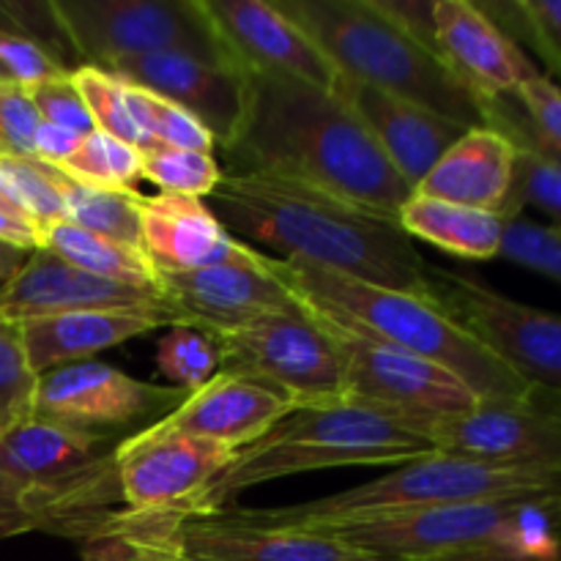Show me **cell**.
Listing matches in <instances>:
<instances>
[{"label":"cell","mask_w":561,"mask_h":561,"mask_svg":"<svg viewBox=\"0 0 561 561\" xmlns=\"http://www.w3.org/2000/svg\"><path fill=\"white\" fill-rule=\"evenodd\" d=\"M0 239L33 252L42 247V230H38L31 219L16 217V214H9V211H0Z\"/></svg>","instance_id":"obj_48"},{"label":"cell","mask_w":561,"mask_h":561,"mask_svg":"<svg viewBox=\"0 0 561 561\" xmlns=\"http://www.w3.org/2000/svg\"><path fill=\"white\" fill-rule=\"evenodd\" d=\"M513 99L542 140L561 146V88L557 82L537 71L513 93Z\"/></svg>","instance_id":"obj_45"},{"label":"cell","mask_w":561,"mask_h":561,"mask_svg":"<svg viewBox=\"0 0 561 561\" xmlns=\"http://www.w3.org/2000/svg\"><path fill=\"white\" fill-rule=\"evenodd\" d=\"M159 288L173 310L175 323H190L206 332L241 327L263 316L305 312L294 288L279 277L277 257L255 247L241 261L195 272H159Z\"/></svg>","instance_id":"obj_14"},{"label":"cell","mask_w":561,"mask_h":561,"mask_svg":"<svg viewBox=\"0 0 561 561\" xmlns=\"http://www.w3.org/2000/svg\"><path fill=\"white\" fill-rule=\"evenodd\" d=\"M277 272L310 312L442 365L480 400L520 398L531 389L526 378L455 323L433 296L381 288L327 268L285 261H277Z\"/></svg>","instance_id":"obj_3"},{"label":"cell","mask_w":561,"mask_h":561,"mask_svg":"<svg viewBox=\"0 0 561 561\" xmlns=\"http://www.w3.org/2000/svg\"><path fill=\"white\" fill-rule=\"evenodd\" d=\"M518 148L491 126H471L444 151L431 173L416 184V195L455 206L502 214L513 190Z\"/></svg>","instance_id":"obj_26"},{"label":"cell","mask_w":561,"mask_h":561,"mask_svg":"<svg viewBox=\"0 0 561 561\" xmlns=\"http://www.w3.org/2000/svg\"><path fill=\"white\" fill-rule=\"evenodd\" d=\"M526 206L546 214L553 228L561 230V168L537 157V153L518 148L513 190H510L507 203H504L502 217H520Z\"/></svg>","instance_id":"obj_39"},{"label":"cell","mask_w":561,"mask_h":561,"mask_svg":"<svg viewBox=\"0 0 561 561\" xmlns=\"http://www.w3.org/2000/svg\"><path fill=\"white\" fill-rule=\"evenodd\" d=\"M222 175L214 153L181 151L168 146H151L142 151V179L170 195H190L203 201L214 195Z\"/></svg>","instance_id":"obj_37"},{"label":"cell","mask_w":561,"mask_h":561,"mask_svg":"<svg viewBox=\"0 0 561 561\" xmlns=\"http://www.w3.org/2000/svg\"><path fill=\"white\" fill-rule=\"evenodd\" d=\"M121 80L135 82L184 107L208 126L217 146L228 140L241 107V66L228 55L162 49L113 64Z\"/></svg>","instance_id":"obj_19"},{"label":"cell","mask_w":561,"mask_h":561,"mask_svg":"<svg viewBox=\"0 0 561 561\" xmlns=\"http://www.w3.org/2000/svg\"><path fill=\"white\" fill-rule=\"evenodd\" d=\"M64 197L69 222L140 250V192L96 190V186H85L64 173Z\"/></svg>","instance_id":"obj_30"},{"label":"cell","mask_w":561,"mask_h":561,"mask_svg":"<svg viewBox=\"0 0 561 561\" xmlns=\"http://www.w3.org/2000/svg\"><path fill=\"white\" fill-rule=\"evenodd\" d=\"M515 44L526 42L542 64L561 77V0H515L504 5H480Z\"/></svg>","instance_id":"obj_36"},{"label":"cell","mask_w":561,"mask_h":561,"mask_svg":"<svg viewBox=\"0 0 561 561\" xmlns=\"http://www.w3.org/2000/svg\"><path fill=\"white\" fill-rule=\"evenodd\" d=\"M236 449L195 436H164L142 427L115 449L121 502L129 513H173L184 518L192 502L222 474Z\"/></svg>","instance_id":"obj_16"},{"label":"cell","mask_w":561,"mask_h":561,"mask_svg":"<svg viewBox=\"0 0 561 561\" xmlns=\"http://www.w3.org/2000/svg\"><path fill=\"white\" fill-rule=\"evenodd\" d=\"M561 493L559 466L504 463L458 453H433L411 463L394 466L389 474L294 507L247 510L228 507L236 515L266 526L316 529L354 515L392 513V510L447 507V504L485 502V499Z\"/></svg>","instance_id":"obj_7"},{"label":"cell","mask_w":561,"mask_h":561,"mask_svg":"<svg viewBox=\"0 0 561 561\" xmlns=\"http://www.w3.org/2000/svg\"><path fill=\"white\" fill-rule=\"evenodd\" d=\"M190 392L140 381L107 362H75L38 378L33 420L113 436L121 427L168 416Z\"/></svg>","instance_id":"obj_15"},{"label":"cell","mask_w":561,"mask_h":561,"mask_svg":"<svg viewBox=\"0 0 561 561\" xmlns=\"http://www.w3.org/2000/svg\"><path fill=\"white\" fill-rule=\"evenodd\" d=\"M157 367L175 389L195 392L219 373V348L206 329L173 323L157 345Z\"/></svg>","instance_id":"obj_35"},{"label":"cell","mask_w":561,"mask_h":561,"mask_svg":"<svg viewBox=\"0 0 561 561\" xmlns=\"http://www.w3.org/2000/svg\"><path fill=\"white\" fill-rule=\"evenodd\" d=\"M316 316V312H312ZM337 348L351 403L373 405L403 420L460 416L480 403L474 392L442 365L394 345L351 332L316 316Z\"/></svg>","instance_id":"obj_11"},{"label":"cell","mask_w":561,"mask_h":561,"mask_svg":"<svg viewBox=\"0 0 561 561\" xmlns=\"http://www.w3.org/2000/svg\"><path fill=\"white\" fill-rule=\"evenodd\" d=\"M431 296L455 323L529 383L561 389V316L520 305L480 279L431 266Z\"/></svg>","instance_id":"obj_12"},{"label":"cell","mask_w":561,"mask_h":561,"mask_svg":"<svg viewBox=\"0 0 561 561\" xmlns=\"http://www.w3.org/2000/svg\"><path fill=\"white\" fill-rule=\"evenodd\" d=\"M124 96H126V107H129L137 129L142 131V137H146L148 148L168 146V148H181V151L214 153L217 140H214V135L208 131V126L203 124V121H197L192 113H186L184 107H179V104H173L170 99L159 96V93L153 91H146V88L126 80H124Z\"/></svg>","instance_id":"obj_32"},{"label":"cell","mask_w":561,"mask_h":561,"mask_svg":"<svg viewBox=\"0 0 561 561\" xmlns=\"http://www.w3.org/2000/svg\"><path fill=\"white\" fill-rule=\"evenodd\" d=\"M312 531H327L387 561H427L455 553L561 561V493L354 515Z\"/></svg>","instance_id":"obj_6"},{"label":"cell","mask_w":561,"mask_h":561,"mask_svg":"<svg viewBox=\"0 0 561 561\" xmlns=\"http://www.w3.org/2000/svg\"><path fill=\"white\" fill-rule=\"evenodd\" d=\"M71 80H75L77 91L82 93L88 110H91L96 131H104V135L115 137V140L129 142V146L146 151L148 142L142 131L137 129L129 107H126L124 80L121 77H115L113 71L96 69V66H75Z\"/></svg>","instance_id":"obj_38"},{"label":"cell","mask_w":561,"mask_h":561,"mask_svg":"<svg viewBox=\"0 0 561 561\" xmlns=\"http://www.w3.org/2000/svg\"><path fill=\"white\" fill-rule=\"evenodd\" d=\"M427 561H524V559L504 557V553H455V557L427 559Z\"/></svg>","instance_id":"obj_50"},{"label":"cell","mask_w":561,"mask_h":561,"mask_svg":"<svg viewBox=\"0 0 561 561\" xmlns=\"http://www.w3.org/2000/svg\"><path fill=\"white\" fill-rule=\"evenodd\" d=\"M140 250L157 272L179 274L241 261L252 247L236 239L201 197L159 192L142 195Z\"/></svg>","instance_id":"obj_24"},{"label":"cell","mask_w":561,"mask_h":561,"mask_svg":"<svg viewBox=\"0 0 561 561\" xmlns=\"http://www.w3.org/2000/svg\"><path fill=\"white\" fill-rule=\"evenodd\" d=\"M433 44L477 99L513 96L537 75L518 44L469 0L433 3Z\"/></svg>","instance_id":"obj_21"},{"label":"cell","mask_w":561,"mask_h":561,"mask_svg":"<svg viewBox=\"0 0 561 561\" xmlns=\"http://www.w3.org/2000/svg\"><path fill=\"white\" fill-rule=\"evenodd\" d=\"M222 151L233 173L274 175L398 222L411 186L334 88L241 66V107Z\"/></svg>","instance_id":"obj_1"},{"label":"cell","mask_w":561,"mask_h":561,"mask_svg":"<svg viewBox=\"0 0 561 561\" xmlns=\"http://www.w3.org/2000/svg\"><path fill=\"white\" fill-rule=\"evenodd\" d=\"M38 378L27 362L20 323L0 318V438L33 420Z\"/></svg>","instance_id":"obj_34"},{"label":"cell","mask_w":561,"mask_h":561,"mask_svg":"<svg viewBox=\"0 0 561 561\" xmlns=\"http://www.w3.org/2000/svg\"><path fill=\"white\" fill-rule=\"evenodd\" d=\"M58 170L96 190H135L142 179V151L104 131H91Z\"/></svg>","instance_id":"obj_33"},{"label":"cell","mask_w":561,"mask_h":561,"mask_svg":"<svg viewBox=\"0 0 561 561\" xmlns=\"http://www.w3.org/2000/svg\"><path fill=\"white\" fill-rule=\"evenodd\" d=\"M179 561H387L345 540L312 529L266 526L233 510L181 518L175 526Z\"/></svg>","instance_id":"obj_17"},{"label":"cell","mask_w":561,"mask_h":561,"mask_svg":"<svg viewBox=\"0 0 561 561\" xmlns=\"http://www.w3.org/2000/svg\"><path fill=\"white\" fill-rule=\"evenodd\" d=\"M107 433L31 420L0 438L38 531L85 542L124 510L115 449Z\"/></svg>","instance_id":"obj_8"},{"label":"cell","mask_w":561,"mask_h":561,"mask_svg":"<svg viewBox=\"0 0 561 561\" xmlns=\"http://www.w3.org/2000/svg\"><path fill=\"white\" fill-rule=\"evenodd\" d=\"M403 422L442 453L561 469V389L531 383L520 398L480 400L460 416Z\"/></svg>","instance_id":"obj_13"},{"label":"cell","mask_w":561,"mask_h":561,"mask_svg":"<svg viewBox=\"0 0 561 561\" xmlns=\"http://www.w3.org/2000/svg\"><path fill=\"white\" fill-rule=\"evenodd\" d=\"M334 91L354 110L356 118L376 140L383 157L389 159L400 179L416 190L422 179L431 173L433 164L444 157L449 146L471 126L458 124L442 113L422 107V104L400 99L394 93L362 85V82L340 77Z\"/></svg>","instance_id":"obj_22"},{"label":"cell","mask_w":561,"mask_h":561,"mask_svg":"<svg viewBox=\"0 0 561 561\" xmlns=\"http://www.w3.org/2000/svg\"><path fill=\"white\" fill-rule=\"evenodd\" d=\"M42 115L31 96L14 80H0V153L33 159V140Z\"/></svg>","instance_id":"obj_42"},{"label":"cell","mask_w":561,"mask_h":561,"mask_svg":"<svg viewBox=\"0 0 561 561\" xmlns=\"http://www.w3.org/2000/svg\"><path fill=\"white\" fill-rule=\"evenodd\" d=\"M398 225L409 239H422L449 255L466 261H491L502 255L507 219L496 211L455 206L411 192L398 214Z\"/></svg>","instance_id":"obj_27"},{"label":"cell","mask_w":561,"mask_h":561,"mask_svg":"<svg viewBox=\"0 0 561 561\" xmlns=\"http://www.w3.org/2000/svg\"><path fill=\"white\" fill-rule=\"evenodd\" d=\"M0 69L22 88H36L71 71L38 38L3 27H0Z\"/></svg>","instance_id":"obj_41"},{"label":"cell","mask_w":561,"mask_h":561,"mask_svg":"<svg viewBox=\"0 0 561 561\" xmlns=\"http://www.w3.org/2000/svg\"><path fill=\"white\" fill-rule=\"evenodd\" d=\"M31 531H38V524L31 510H27L20 482L11 474L3 447H0V542L11 540V537L31 535Z\"/></svg>","instance_id":"obj_46"},{"label":"cell","mask_w":561,"mask_h":561,"mask_svg":"<svg viewBox=\"0 0 561 561\" xmlns=\"http://www.w3.org/2000/svg\"><path fill=\"white\" fill-rule=\"evenodd\" d=\"M208 334L219 348V373L268 383L299 409L348 403L337 348L307 307L299 316H263Z\"/></svg>","instance_id":"obj_10"},{"label":"cell","mask_w":561,"mask_h":561,"mask_svg":"<svg viewBox=\"0 0 561 561\" xmlns=\"http://www.w3.org/2000/svg\"><path fill=\"white\" fill-rule=\"evenodd\" d=\"M482 126H491V129L502 131L504 137L513 140L515 148H524V151L537 153V157L548 159V162L559 164L561 168V146H553V142L542 140L531 124L526 121L524 110L518 107L513 96L502 99H482Z\"/></svg>","instance_id":"obj_44"},{"label":"cell","mask_w":561,"mask_h":561,"mask_svg":"<svg viewBox=\"0 0 561 561\" xmlns=\"http://www.w3.org/2000/svg\"><path fill=\"white\" fill-rule=\"evenodd\" d=\"M211 31L230 58L244 69L277 71L321 88L340 75L301 27L266 0H201Z\"/></svg>","instance_id":"obj_18"},{"label":"cell","mask_w":561,"mask_h":561,"mask_svg":"<svg viewBox=\"0 0 561 561\" xmlns=\"http://www.w3.org/2000/svg\"><path fill=\"white\" fill-rule=\"evenodd\" d=\"M49 14L80 66L110 69L162 49L228 55L201 0H55Z\"/></svg>","instance_id":"obj_9"},{"label":"cell","mask_w":561,"mask_h":561,"mask_svg":"<svg viewBox=\"0 0 561 561\" xmlns=\"http://www.w3.org/2000/svg\"><path fill=\"white\" fill-rule=\"evenodd\" d=\"M211 201L236 239L277 252V261L431 296V266L400 225L381 214L257 173H225Z\"/></svg>","instance_id":"obj_2"},{"label":"cell","mask_w":561,"mask_h":561,"mask_svg":"<svg viewBox=\"0 0 561 561\" xmlns=\"http://www.w3.org/2000/svg\"><path fill=\"white\" fill-rule=\"evenodd\" d=\"M175 316L162 307H113V310H75L20 321L27 362L44 376L58 367L85 362L99 351L142 337L153 329H170Z\"/></svg>","instance_id":"obj_25"},{"label":"cell","mask_w":561,"mask_h":561,"mask_svg":"<svg viewBox=\"0 0 561 561\" xmlns=\"http://www.w3.org/2000/svg\"><path fill=\"white\" fill-rule=\"evenodd\" d=\"M499 257H507L515 266L529 268L561 285V230L553 225L531 222L524 217L507 219Z\"/></svg>","instance_id":"obj_40"},{"label":"cell","mask_w":561,"mask_h":561,"mask_svg":"<svg viewBox=\"0 0 561 561\" xmlns=\"http://www.w3.org/2000/svg\"><path fill=\"white\" fill-rule=\"evenodd\" d=\"M0 192L42 233L49 225L69 219L64 197V173L47 162L0 153Z\"/></svg>","instance_id":"obj_31"},{"label":"cell","mask_w":561,"mask_h":561,"mask_svg":"<svg viewBox=\"0 0 561 561\" xmlns=\"http://www.w3.org/2000/svg\"><path fill=\"white\" fill-rule=\"evenodd\" d=\"M438 453L398 414L362 403L296 409L250 447L239 449L228 469L192 502V515L222 513L233 499L266 482L307 471L351 466H403Z\"/></svg>","instance_id":"obj_5"},{"label":"cell","mask_w":561,"mask_h":561,"mask_svg":"<svg viewBox=\"0 0 561 561\" xmlns=\"http://www.w3.org/2000/svg\"><path fill=\"white\" fill-rule=\"evenodd\" d=\"M0 80H9V77H5V71H3V69H0Z\"/></svg>","instance_id":"obj_51"},{"label":"cell","mask_w":561,"mask_h":561,"mask_svg":"<svg viewBox=\"0 0 561 561\" xmlns=\"http://www.w3.org/2000/svg\"><path fill=\"white\" fill-rule=\"evenodd\" d=\"M25 91L27 96H31L33 107L38 110L42 121H47V124H55L60 126V129H69L82 137L96 131L91 110H88L82 93L77 91L75 80H71V71L58 77V80L42 82V85L36 88H25Z\"/></svg>","instance_id":"obj_43"},{"label":"cell","mask_w":561,"mask_h":561,"mask_svg":"<svg viewBox=\"0 0 561 561\" xmlns=\"http://www.w3.org/2000/svg\"><path fill=\"white\" fill-rule=\"evenodd\" d=\"M102 307L104 310H113V307L170 310L162 290H142L93 277L44 247L33 250L25 266L0 288V318L14 323L27 321V318L58 316V312L102 310Z\"/></svg>","instance_id":"obj_23"},{"label":"cell","mask_w":561,"mask_h":561,"mask_svg":"<svg viewBox=\"0 0 561 561\" xmlns=\"http://www.w3.org/2000/svg\"><path fill=\"white\" fill-rule=\"evenodd\" d=\"M274 5L316 42L340 77L409 99L463 126H482L480 99L383 0H279Z\"/></svg>","instance_id":"obj_4"},{"label":"cell","mask_w":561,"mask_h":561,"mask_svg":"<svg viewBox=\"0 0 561 561\" xmlns=\"http://www.w3.org/2000/svg\"><path fill=\"white\" fill-rule=\"evenodd\" d=\"M173 513L121 510L102 531L80 542V561H179Z\"/></svg>","instance_id":"obj_29"},{"label":"cell","mask_w":561,"mask_h":561,"mask_svg":"<svg viewBox=\"0 0 561 561\" xmlns=\"http://www.w3.org/2000/svg\"><path fill=\"white\" fill-rule=\"evenodd\" d=\"M80 142L82 135H75V131L42 121V126L36 129V140H33V159L60 168L80 148Z\"/></svg>","instance_id":"obj_47"},{"label":"cell","mask_w":561,"mask_h":561,"mask_svg":"<svg viewBox=\"0 0 561 561\" xmlns=\"http://www.w3.org/2000/svg\"><path fill=\"white\" fill-rule=\"evenodd\" d=\"M296 409L299 405L288 394L268 383L236 373H217L148 427L164 436L206 438L239 453Z\"/></svg>","instance_id":"obj_20"},{"label":"cell","mask_w":561,"mask_h":561,"mask_svg":"<svg viewBox=\"0 0 561 561\" xmlns=\"http://www.w3.org/2000/svg\"><path fill=\"white\" fill-rule=\"evenodd\" d=\"M27 257H31V252L0 239V288H3V285L9 283L22 266H25Z\"/></svg>","instance_id":"obj_49"},{"label":"cell","mask_w":561,"mask_h":561,"mask_svg":"<svg viewBox=\"0 0 561 561\" xmlns=\"http://www.w3.org/2000/svg\"><path fill=\"white\" fill-rule=\"evenodd\" d=\"M42 247L64 257V261L75 263L82 272L93 274V277L131 285V288L142 290H162L159 288V272L151 266L146 252L137 250V247L121 244L115 239H107L102 233H93V230L80 228V225L69 222V219L49 225L42 233Z\"/></svg>","instance_id":"obj_28"}]
</instances>
